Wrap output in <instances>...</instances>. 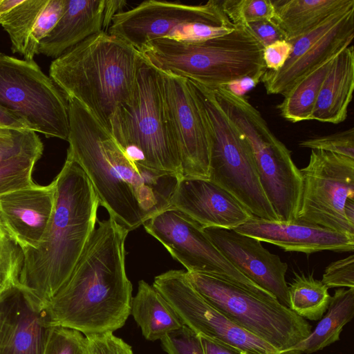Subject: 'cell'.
<instances>
[{"mask_svg":"<svg viewBox=\"0 0 354 354\" xmlns=\"http://www.w3.org/2000/svg\"><path fill=\"white\" fill-rule=\"evenodd\" d=\"M67 100V156L84 171L109 217L131 231L171 207L182 177L133 162L85 107L75 100Z\"/></svg>","mask_w":354,"mask_h":354,"instance_id":"obj_1","label":"cell"},{"mask_svg":"<svg viewBox=\"0 0 354 354\" xmlns=\"http://www.w3.org/2000/svg\"><path fill=\"white\" fill-rule=\"evenodd\" d=\"M97 223L69 279L45 304L53 326L85 336L122 328L133 297L125 269L129 231L110 217Z\"/></svg>","mask_w":354,"mask_h":354,"instance_id":"obj_2","label":"cell"},{"mask_svg":"<svg viewBox=\"0 0 354 354\" xmlns=\"http://www.w3.org/2000/svg\"><path fill=\"white\" fill-rule=\"evenodd\" d=\"M55 199L48 228L24 250L19 283L44 304L71 275L97 221L98 198L82 168L68 156L53 180Z\"/></svg>","mask_w":354,"mask_h":354,"instance_id":"obj_3","label":"cell"},{"mask_svg":"<svg viewBox=\"0 0 354 354\" xmlns=\"http://www.w3.org/2000/svg\"><path fill=\"white\" fill-rule=\"evenodd\" d=\"M143 59L131 44L100 32L53 59L49 76L67 100L77 101L109 131L117 109L133 95Z\"/></svg>","mask_w":354,"mask_h":354,"instance_id":"obj_4","label":"cell"},{"mask_svg":"<svg viewBox=\"0 0 354 354\" xmlns=\"http://www.w3.org/2000/svg\"><path fill=\"white\" fill-rule=\"evenodd\" d=\"M263 46L246 26L200 41L161 38L140 52L157 70L209 88L245 76L263 75Z\"/></svg>","mask_w":354,"mask_h":354,"instance_id":"obj_5","label":"cell"},{"mask_svg":"<svg viewBox=\"0 0 354 354\" xmlns=\"http://www.w3.org/2000/svg\"><path fill=\"white\" fill-rule=\"evenodd\" d=\"M109 131L136 163L183 177L165 112L162 75L145 59L138 71L133 95L117 109Z\"/></svg>","mask_w":354,"mask_h":354,"instance_id":"obj_6","label":"cell"},{"mask_svg":"<svg viewBox=\"0 0 354 354\" xmlns=\"http://www.w3.org/2000/svg\"><path fill=\"white\" fill-rule=\"evenodd\" d=\"M207 134L209 179L258 218L280 221L261 187L251 148L218 103L212 89L189 80Z\"/></svg>","mask_w":354,"mask_h":354,"instance_id":"obj_7","label":"cell"},{"mask_svg":"<svg viewBox=\"0 0 354 354\" xmlns=\"http://www.w3.org/2000/svg\"><path fill=\"white\" fill-rule=\"evenodd\" d=\"M212 90L224 113L248 141L261 187L279 221H296L302 178L290 151L245 97L236 96L221 86Z\"/></svg>","mask_w":354,"mask_h":354,"instance_id":"obj_8","label":"cell"},{"mask_svg":"<svg viewBox=\"0 0 354 354\" xmlns=\"http://www.w3.org/2000/svg\"><path fill=\"white\" fill-rule=\"evenodd\" d=\"M186 277L212 305L279 352L295 345L312 330L305 319L273 296L257 294L212 274L186 272Z\"/></svg>","mask_w":354,"mask_h":354,"instance_id":"obj_9","label":"cell"},{"mask_svg":"<svg viewBox=\"0 0 354 354\" xmlns=\"http://www.w3.org/2000/svg\"><path fill=\"white\" fill-rule=\"evenodd\" d=\"M211 26L235 28L221 0L200 5L149 0L116 14L107 32L140 51L147 43L161 38L205 40Z\"/></svg>","mask_w":354,"mask_h":354,"instance_id":"obj_10","label":"cell"},{"mask_svg":"<svg viewBox=\"0 0 354 354\" xmlns=\"http://www.w3.org/2000/svg\"><path fill=\"white\" fill-rule=\"evenodd\" d=\"M0 106L36 133L68 140V100L34 60L0 53Z\"/></svg>","mask_w":354,"mask_h":354,"instance_id":"obj_11","label":"cell"},{"mask_svg":"<svg viewBox=\"0 0 354 354\" xmlns=\"http://www.w3.org/2000/svg\"><path fill=\"white\" fill-rule=\"evenodd\" d=\"M153 286L176 312L183 325L237 354H279L268 342L235 324L206 300L191 284L183 270L156 276Z\"/></svg>","mask_w":354,"mask_h":354,"instance_id":"obj_12","label":"cell"},{"mask_svg":"<svg viewBox=\"0 0 354 354\" xmlns=\"http://www.w3.org/2000/svg\"><path fill=\"white\" fill-rule=\"evenodd\" d=\"M302 191L298 221L317 225L354 237L344 204L354 199V159L323 150H311L300 169Z\"/></svg>","mask_w":354,"mask_h":354,"instance_id":"obj_13","label":"cell"},{"mask_svg":"<svg viewBox=\"0 0 354 354\" xmlns=\"http://www.w3.org/2000/svg\"><path fill=\"white\" fill-rule=\"evenodd\" d=\"M143 225L186 272L215 275L257 294L273 296L236 269L214 245L202 226L175 207L171 206L155 214Z\"/></svg>","mask_w":354,"mask_h":354,"instance_id":"obj_14","label":"cell"},{"mask_svg":"<svg viewBox=\"0 0 354 354\" xmlns=\"http://www.w3.org/2000/svg\"><path fill=\"white\" fill-rule=\"evenodd\" d=\"M354 39V4L328 17L305 34L288 41L292 53L278 71L266 70L261 77L268 94L283 95L296 82L351 45Z\"/></svg>","mask_w":354,"mask_h":354,"instance_id":"obj_15","label":"cell"},{"mask_svg":"<svg viewBox=\"0 0 354 354\" xmlns=\"http://www.w3.org/2000/svg\"><path fill=\"white\" fill-rule=\"evenodd\" d=\"M160 73L165 112L178 150L182 176L209 179L208 138L189 82L169 73Z\"/></svg>","mask_w":354,"mask_h":354,"instance_id":"obj_16","label":"cell"},{"mask_svg":"<svg viewBox=\"0 0 354 354\" xmlns=\"http://www.w3.org/2000/svg\"><path fill=\"white\" fill-rule=\"evenodd\" d=\"M223 255L246 277L272 294L288 307L286 274L288 266L270 252L254 238L234 230L215 227L203 228Z\"/></svg>","mask_w":354,"mask_h":354,"instance_id":"obj_17","label":"cell"},{"mask_svg":"<svg viewBox=\"0 0 354 354\" xmlns=\"http://www.w3.org/2000/svg\"><path fill=\"white\" fill-rule=\"evenodd\" d=\"M0 354H44L52 327L46 305L19 282L6 292Z\"/></svg>","mask_w":354,"mask_h":354,"instance_id":"obj_18","label":"cell"},{"mask_svg":"<svg viewBox=\"0 0 354 354\" xmlns=\"http://www.w3.org/2000/svg\"><path fill=\"white\" fill-rule=\"evenodd\" d=\"M171 205L203 228L233 230L254 217L234 196L208 179L180 178Z\"/></svg>","mask_w":354,"mask_h":354,"instance_id":"obj_19","label":"cell"},{"mask_svg":"<svg viewBox=\"0 0 354 354\" xmlns=\"http://www.w3.org/2000/svg\"><path fill=\"white\" fill-rule=\"evenodd\" d=\"M127 2L119 0H66L64 11L52 31L39 43L38 53L58 58L88 37L106 32Z\"/></svg>","mask_w":354,"mask_h":354,"instance_id":"obj_20","label":"cell"},{"mask_svg":"<svg viewBox=\"0 0 354 354\" xmlns=\"http://www.w3.org/2000/svg\"><path fill=\"white\" fill-rule=\"evenodd\" d=\"M233 230L287 252L310 254L324 250L347 252L354 250V237L298 221H272L252 217Z\"/></svg>","mask_w":354,"mask_h":354,"instance_id":"obj_21","label":"cell"},{"mask_svg":"<svg viewBox=\"0 0 354 354\" xmlns=\"http://www.w3.org/2000/svg\"><path fill=\"white\" fill-rule=\"evenodd\" d=\"M55 199L53 181L34 184L0 196V214L24 250L41 242L51 219Z\"/></svg>","mask_w":354,"mask_h":354,"instance_id":"obj_22","label":"cell"},{"mask_svg":"<svg viewBox=\"0 0 354 354\" xmlns=\"http://www.w3.org/2000/svg\"><path fill=\"white\" fill-rule=\"evenodd\" d=\"M354 88V49L351 44L334 59L318 94L312 120L339 124L348 115Z\"/></svg>","mask_w":354,"mask_h":354,"instance_id":"obj_23","label":"cell"},{"mask_svg":"<svg viewBox=\"0 0 354 354\" xmlns=\"http://www.w3.org/2000/svg\"><path fill=\"white\" fill-rule=\"evenodd\" d=\"M273 20L291 41L313 29L354 0H272Z\"/></svg>","mask_w":354,"mask_h":354,"instance_id":"obj_24","label":"cell"},{"mask_svg":"<svg viewBox=\"0 0 354 354\" xmlns=\"http://www.w3.org/2000/svg\"><path fill=\"white\" fill-rule=\"evenodd\" d=\"M325 313L306 338L279 354H311L339 341L344 326L354 317V288L336 290Z\"/></svg>","mask_w":354,"mask_h":354,"instance_id":"obj_25","label":"cell"},{"mask_svg":"<svg viewBox=\"0 0 354 354\" xmlns=\"http://www.w3.org/2000/svg\"><path fill=\"white\" fill-rule=\"evenodd\" d=\"M130 315L149 341L161 339L184 326L162 295L144 280L139 281L138 292L132 297Z\"/></svg>","mask_w":354,"mask_h":354,"instance_id":"obj_26","label":"cell"},{"mask_svg":"<svg viewBox=\"0 0 354 354\" xmlns=\"http://www.w3.org/2000/svg\"><path fill=\"white\" fill-rule=\"evenodd\" d=\"M335 57L299 80L283 95L277 106L283 118L294 123L311 120L319 92Z\"/></svg>","mask_w":354,"mask_h":354,"instance_id":"obj_27","label":"cell"},{"mask_svg":"<svg viewBox=\"0 0 354 354\" xmlns=\"http://www.w3.org/2000/svg\"><path fill=\"white\" fill-rule=\"evenodd\" d=\"M47 0H0V25L13 53L24 55L28 36Z\"/></svg>","mask_w":354,"mask_h":354,"instance_id":"obj_28","label":"cell"},{"mask_svg":"<svg viewBox=\"0 0 354 354\" xmlns=\"http://www.w3.org/2000/svg\"><path fill=\"white\" fill-rule=\"evenodd\" d=\"M328 289L313 274L295 273L288 286V308L304 319L318 321L329 306L331 296Z\"/></svg>","mask_w":354,"mask_h":354,"instance_id":"obj_29","label":"cell"},{"mask_svg":"<svg viewBox=\"0 0 354 354\" xmlns=\"http://www.w3.org/2000/svg\"><path fill=\"white\" fill-rule=\"evenodd\" d=\"M24 252L0 214V297L19 282Z\"/></svg>","mask_w":354,"mask_h":354,"instance_id":"obj_30","label":"cell"},{"mask_svg":"<svg viewBox=\"0 0 354 354\" xmlns=\"http://www.w3.org/2000/svg\"><path fill=\"white\" fill-rule=\"evenodd\" d=\"M43 151L21 154L0 161V196L35 184L32 174Z\"/></svg>","mask_w":354,"mask_h":354,"instance_id":"obj_31","label":"cell"},{"mask_svg":"<svg viewBox=\"0 0 354 354\" xmlns=\"http://www.w3.org/2000/svg\"><path fill=\"white\" fill-rule=\"evenodd\" d=\"M66 0H47L37 17L28 36L23 55L25 60H34L38 55L40 41L45 38L56 26L62 16Z\"/></svg>","mask_w":354,"mask_h":354,"instance_id":"obj_32","label":"cell"},{"mask_svg":"<svg viewBox=\"0 0 354 354\" xmlns=\"http://www.w3.org/2000/svg\"><path fill=\"white\" fill-rule=\"evenodd\" d=\"M223 10L235 26H245L250 23L272 19L274 15L272 0H225Z\"/></svg>","mask_w":354,"mask_h":354,"instance_id":"obj_33","label":"cell"},{"mask_svg":"<svg viewBox=\"0 0 354 354\" xmlns=\"http://www.w3.org/2000/svg\"><path fill=\"white\" fill-rule=\"evenodd\" d=\"M44 354H89L86 337L76 330L53 326Z\"/></svg>","mask_w":354,"mask_h":354,"instance_id":"obj_34","label":"cell"},{"mask_svg":"<svg viewBox=\"0 0 354 354\" xmlns=\"http://www.w3.org/2000/svg\"><path fill=\"white\" fill-rule=\"evenodd\" d=\"M43 151L41 139L30 129L12 130L9 135L0 137V161L24 153Z\"/></svg>","mask_w":354,"mask_h":354,"instance_id":"obj_35","label":"cell"},{"mask_svg":"<svg viewBox=\"0 0 354 354\" xmlns=\"http://www.w3.org/2000/svg\"><path fill=\"white\" fill-rule=\"evenodd\" d=\"M301 147L323 150L354 159V129L301 141Z\"/></svg>","mask_w":354,"mask_h":354,"instance_id":"obj_36","label":"cell"},{"mask_svg":"<svg viewBox=\"0 0 354 354\" xmlns=\"http://www.w3.org/2000/svg\"><path fill=\"white\" fill-rule=\"evenodd\" d=\"M321 281L328 288H354V255L331 262Z\"/></svg>","mask_w":354,"mask_h":354,"instance_id":"obj_37","label":"cell"},{"mask_svg":"<svg viewBox=\"0 0 354 354\" xmlns=\"http://www.w3.org/2000/svg\"><path fill=\"white\" fill-rule=\"evenodd\" d=\"M160 341L163 350L168 354H203L196 334L185 326L165 335Z\"/></svg>","mask_w":354,"mask_h":354,"instance_id":"obj_38","label":"cell"},{"mask_svg":"<svg viewBox=\"0 0 354 354\" xmlns=\"http://www.w3.org/2000/svg\"><path fill=\"white\" fill-rule=\"evenodd\" d=\"M89 354H134L131 346L113 332L86 335Z\"/></svg>","mask_w":354,"mask_h":354,"instance_id":"obj_39","label":"cell"},{"mask_svg":"<svg viewBox=\"0 0 354 354\" xmlns=\"http://www.w3.org/2000/svg\"><path fill=\"white\" fill-rule=\"evenodd\" d=\"M292 50V46L287 40L277 41L263 47V60L267 70L279 71L286 64Z\"/></svg>","mask_w":354,"mask_h":354,"instance_id":"obj_40","label":"cell"},{"mask_svg":"<svg viewBox=\"0 0 354 354\" xmlns=\"http://www.w3.org/2000/svg\"><path fill=\"white\" fill-rule=\"evenodd\" d=\"M265 47L277 41L286 40L285 35L273 19H263L245 26Z\"/></svg>","mask_w":354,"mask_h":354,"instance_id":"obj_41","label":"cell"},{"mask_svg":"<svg viewBox=\"0 0 354 354\" xmlns=\"http://www.w3.org/2000/svg\"><path fill=\"white\" fill-rule=\"evenodd\" d=\"M262 75L245 76L233 80L221 87L236 96L244 97L247 93L256 87Z\"/></svg>","mask_w":354,"mask_h":354,"instance_id":"obj_42","label":"cell"},{"mask_svg":"<svg viewBox=\"0 0 354 354\" xmlns=\"http://www.w3.org/2000/svg\"><path fill=\"white\" fill-rule=\"evenodd\" d=\"M0 129L11 130L30 129L25 121L1 106Z\"/></svg>","mask_w":354,"mask_h":354,"instance_id":"obj_43","label":"cell"},{"mask_svg":"<svg viewBox=\"0 0 354 354\" xmlns=\"http://www.w3.org/2000/svg\"><path fill=\"white\" fill-rule=\"evenodd\" d=\"M197 339L203 354H237L201 336L197 335Z\"/></svg>","mask_w":354,"mask_h":354,"instance_id":"obj_44","label":"cell"},{"mask_svg":"<svg viewBox=\"0 0 354 354\" xmlns=\"http://www.w3.org/2000/svg\"><path fill=\"white\" fill-rule=\"evenodd\" d=\"M5 292L0 297V339L3 332L7 315V301Z\"/></svg>","mask_w":354,"mask_h":354,"instance_id":"obj_45","label":"cell"},{"mask_svg":"<svg viewBox=\"0 0 354 354\" xmlns=\"http://www.w3.org/2000/svg\"><path fill=\"white\" fill-rule=\"evenodd\" d=\"M344 214L348 223L354 226V199H348L344 204Z\"/></svg>","mask_w":354,"mask_h":354,"instance_id":"obj_46","label":"cell"},{"mask_svg":"<svg viewBox=\"0 0 354 354\" xmlns=\"http://www.w3.org/2000/svg\"><path fill=\"white\" fill-rule=\"evenodd\" d=\"M11 131V129H0V137L9 135Z\"/></svg>","mask_w":354,"mask_h":354,"instance_id":"obj_47","label":"cell"}]
</instances>
